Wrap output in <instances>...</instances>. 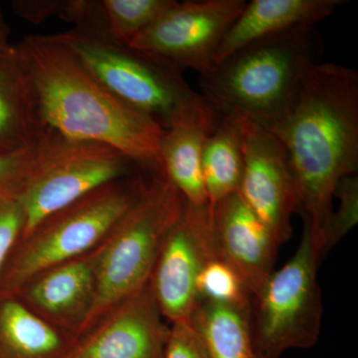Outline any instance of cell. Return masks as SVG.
I'll list each match as a JSON object with an SVG mask.
<instances>
[{
	"label": "cell",
	"mask_w": 358,
	"mask_h": 358,
	"mask_svg": "<svg viewBox=\"0 0 358 358\" xmlns=\"http://www.w3.org/2000/svg\"><path fill=\"white\" fill-rule=\"evenodd\" d=\"M268 131L288 154L296 213L324 255L336 187L357 171V70L329 62L308 68L293 109Z\"/></svg>",
	"instance_id": "cell-1"
},
{
	"label": "cell",
	"mask_w": 358,
	"mask_h": 358,
	"mask_svg": "<svg viewBox=\"0 0 358 358\" xmlns=\"http://www.w3.org/2000/svg\"><path fill=\"white\" fill-rule=\"evenodd\" d=\"M15 48L31 84L42 131L105 143L140 169L162 174L164 129L103 88L55 34L27 35Z\"/></svg>",
	"instance_id": "cell-2"
},
{
	"label": "cell",
	"mask_w": 358,
	"mask_h": 358,
	"mask_svg": "<svg viewBox=\"0 0 358 358\" xmlns=\"http://www.w3.org/2000/svg\"><path fill=\"white\" fill-rule=\"evenodd\" d=\"M322 55L324 41L315 27L268 37L234 52L200 77V94L220 117L271 129L293 109L303 75Z\"/></svg>",
	"instance_id": "cell-3"
},
{
	"label": "cell",
	"mask_w": 358,
	"mask_h": 358,
	"mask_svg": "<svg viewBox=\"0 0 358 358\" xmlns=\"http://www.w3.org/2000/svg\"><path fill=\"white\" fill-rule=\"evenodd\" d=\"M55 36L103 88L164 129L185 117L217 115L183 79L182 71L115 41L103 30L75 27Z\"/></svg>",
	"instance_id": "cell-4"
},
{
	"label": "cell",
	"mask_w": 358,
	"mask_h": 358,
	"mask_svg": "<svg viewBox=\"0 0 358 358\" xmlns=\"http://www.w3.org/2000/svg\"><path fill=\"white\" fill-rule=\"evenodd\" d=\"M185 203L162 174L154 173L145 181L138 199L91 252L96 301L82 336L148 284L167 233L180 217Z\"/></svg>",
	"instance_id": "cell-5"
},
{
	"label": "cell",
	"mask_w": 358,
	"mask_h": 358,
	"mask_svg": "<svg viewBox=\"0 0 358 358\" xmlns=\"http://www.w3.org/2000/svg\"><path fill=\"white\" fill-rule=\"evenodd\" d=\"M145 183L140 174L113 181L45 218L11 250L0 274V296L14 294L39 273L93 251Z\"/></svg>",
	"instance_id": "cell-6"
},
{
	"label": "cell",
	"mask_w": 358,
	"mask_h": 358,
	"mask_svg": "<svg viewBox=\"0 0 358 358\" xmlns=\"http://www.w3.org/2000/svg\"><path fill=\"white\" fill-rule=\"evenodd\" d=\"M322 256L303 228L294 255L252 298L250 327L261 358H279L287 350L310 348L319 341L324 313L317 282Z\"/></svg>",
	"instance_id": "cell-7"
},
{
	"label": "cell",
	"mask_w": 358,
	"mask_h": 358,
	"mask_svg": "<svg viewBox=\"0 0 358 358\" xmlns=\"http://www.w3.org/2000/svg\"><path fill=\"white\" fill-rule=\"evenodd\" d=\"M138 169L133 160L110 145L44 131L38 162L15 197L24 216L20 238L51 214L101 186L131 176Z\"/></svg>",
	"instance_id": "cell-8"
},
{
	"label": "cell",
	"mask_w": 358,
	"mask_h": 358,
	"mask_svg": "<svg viewBox=\"0 0 358 358\" xmlns=\"http://www.w3.org/2000/svg\"><path fill=\"white\" fill-rule=\"evenodd\" d=\"M245 0L176 1L128 46L178 69L205 76L216 64V55L231 26L243 11Z\"/></svg>",
	"instance_id": "cell-9"
},
{
	"label": "cell",
	"mask_w": 358,
	"mask_h": 358,
	"mask_svg": "<svg viewBox=\"0 0 358 358\" xmlns=\"http://www.w3.org/2000/svg\"><path fill=\"white\" fill-rule=\"evenodd\" d=\"M213 256L210 206H193L185 201L148 281L162 317L171 324L192 320L200 303L197 280Z\"/></svg>",
	"instance_id": "cell-10"
},
{
	"label": "cell",
	"mask_w": 358,
	"mask_h": 358,
	"mask_svg": "<svg viewBox=\"0 0 358 358\" xmlns=\"http://www.w3.org/2000/svg\"><path fill=\"white\" fill-rule=\"evenodd\" d=\"M244 166L240 196L260 219L278 247L293 235L296 194L288 154L274 134L242 120Z\"/></svg>",
	"instance_id": "cell-11"
},
{
	"label": "cell",
	"mask_w": 358,
	"mask_h": 358,
	"mask_svg": "<svg viewBox=\"0 0 358 358\" xmlns=\"http://www.w3.org/2000/svg\"><path fill=\"white\" fill-rule=\"evenodd\" d=\"M169 327L148 282L82 336L71 358H164Z\"/></svg>",
	"instance_id": "cell-12"
},
{
	"label": "cell",
	"mask_w": 358,
	"mask_h": 358,
	"mask_svg": "<svg viewBox=\"0 0 358 358\" xmlns=\"http://www.w3.org/2000/svg\"><path fill=\"white\" fill-rule=\"evenodd\" d=\"M91 252L47 268L14 294L40 319L78 341L83 336L96 301Z\"/></svg>",
	"instance_id": "cell-13"
},
{
	"label": "cell",
	"mask_w": 358,
	"mask_h": 358,
	"mask_svg": "<svg viewBox=\"0 0 358 358\" xmlns=\"http://www.w3.org/2000/svg\"><path fill=\"white\" fill-rule=\"evenodd\" d=\"M210 209L214 255L236 271L253 298L274 272L279 247L239 193Z\"/></svg>",
	"instance_id": "cell-14"
},
{
	"label": "cell",
	"mask_w": 358,
	"mask_h": 358,
	"mask_svg": "<svg viewBox=\"0 0 358 358\" xmlns=\"http://www.w3.org/2000/svg\"><path fill=\"white\" fill-rule=\"evenodd\" d=\"M343 0H252L226 34L216 64L247 45L331 17ZM215 64V65H216Z\"/></svg>",
	"instance_id": "cell-15"
},
{
	"label": "cell",
	"mask_w": 358,
	"mask_h": 358,
	"mask_svg": "<svg viewBox=\"0 0 358 358\" xmlns=\"http://www.w3.org/2000/svg\"><path fill=\"white\" fill-rule=\"evenodd\" d=\"M219 115L179 120L164 129L159 143L162 176L193 206L208 204L201 171V155L207 136Z\"/></svg>",
	"instance_id": "cell-16"
},
{
	"label": "cell",
	"mask_w": 358,
	"mask_h": 358,
	"mask_svg": "<svg viewBox=\"0 0 358 358\" xmlns=\"http://www.w3.org/2000/svg\"><path fill=\"white\" fill-rule=\"evenodd\" d=\"M77 343L14 294L0 296V358H71Z\"/></svg>",
	"instance_id": "cell-17"
},
{
	"label": "cell",
	"mask_w": 358,
	"mask_h": 358,
	"mask_svg": "<svg viewBox=\"0 0 358 358\" xmlns=\"http://www.w3.org/2000/svg\"><path fill=\"white\" fill-rule=\"evenodd\" d=\"M43 134L29 78L13 45L0 54V154L32 145Z\"/></svg>",
	"instance_id": "cell-18"
},
{
	"label": "cell",
	"mask_w": 358,
	"mask_h": 358,
	"mask_svg": "<svg viewBox=\"0 0 358 358\" xmlns=\"http://www.w3.org/2000/svg\"><path fill=\"white\" fill-rule=\"evenodd\" d=\"M243 166L242 120L220 117L202 150V178L209 206L238 192Z\"/></svg>",
	"instance_id": "cell-19"
},
{
	"label": "cell",
	"mask_w": 358,
	"mask_h": 358,
	"mask_svg": "<svg viewBox=\"0 0 358 358\" xmlns=\"http://www.w3.org/2000/svg\"><path fill=\"white\" fill-rule=\"evenodd\" d=\"M248 310L202 301L190 322L211 358H261L254 343Z\"/></svg>",
	"instance_id": "cell-20"
},
{
	"label": "cell",
	"mask_w": 358,
	"mask_h": 358,
	"mask_svg": "<svg viewBox=\"0 0 358 358\" xmlns=\"http://www.w3.org/2000/svg\"><path fill=\"white\" fill-rule=\"evenodd\" d=\"M174 3L176 0H102L99 10L106 33L128 45Z\"/></svg>",
	"instance_id": "cell-21"
},
{
	"label": "cell",
	"mask_w": 358,
	"mask_h": 358,
	"mask_svg": "<svg viewBox=\"0 0 358 358\" xmlns=\"http://www.w3.org/2000/svg\"><path fill=\"white\" fill-rule=\"evenodd\" d=\"M197 293L200 303L212 301L248 310L252 296L246 285L234 268L215 255L211 257L197 280Z\"/></svg>",
	"instance_id": "cell-22"
},
{
	"label": "cell",
	"mask_w": 358,
	"mask_h": 358,
	"mask_svg": "<svg viewBox=\"0 0 358 358\" xmlns=\"http://www.w3.org/2000/svg\"><path fill=\"white\" fill-rule=\"evenodd\" d=\"M43 136L32 145L0 154V199H15L27 182L41 155Z\"/></svg>",
	"instance_id": "cell-23"
},
{
	"label": "cell",
	"mask_w": 358,
	"mask_h": 358,
	"mask_svg": "<svg viewBox=\"0 0 358 358\" xmlns=\"http://www.w3.org/2000/svg\"><path fill=\"white\" fill-rule=\"evenodd\" d=\"M334 197L339 206L333 212L324 238V254L338 243L355 227L358 221V178L355 174L341 179Z\"/></svg>",
	"instance_id": "cell-24"
},
{
	"label": "cell",
	"mask_w": 358,
	"mask_h": 358,
	"mask_svg": "<svg viewBox=\"0 0 358 358\" xmlns=\"http://www.w3.org/2000/svg\"><path fill=\"white\" fill-rule=\"evenodd\" d=\"M164 358H211L192 322L171 324Z\"/></svg>",
	"instance_id": "cell-25"
},
{
	"label": "cell",
	"mask_w": 358,
	"mask_h": 358,
	"mask_svg": "<svg viewBox=\"0 0 358 358\" xmlns=\"http://www.w3.org/2000/svg\"><path fill=\"white\" fill-rule=\"evenodd\" d=\"M24 227V216L15 199H0V274Z\"/></svg>",
	"instance_id": "cell-26"
},
{
	"label": "cell",
	"mask_w": 358,
	"mask_h": 358,
	"mask_svg": "<svg viewBox=\"0 0 358 358\" xmlns=\"http://www.w3.org/2000/svg\"><path fill=\"white\" fill-rule=\"evenodd\" d=\"M66 1H13V6L15 13L21 17L32 23H40L50 16H62Z\"/></svg>",
	"instance_id": "cell-27"
},
{
	"label": "cell",
	"mask_w": 358,
	"mask_h": 358,
	"mask_svg": "<svg viewBox=\"0 0 358 358\" xmlns=\"http://www.w3.org/2000/svg\"><path fill=\"white\" fill-rule=\"evenodd\" d=\"M9 30L4 22L3 16L0 10V54L4 53L13 46L8 41Z\"/></svg>",
	"instance_id": "cell-28"
}]
</instances>
